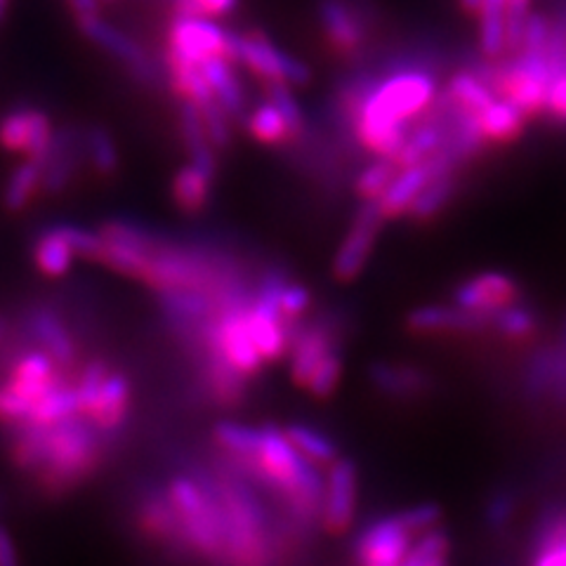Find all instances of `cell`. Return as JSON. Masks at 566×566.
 <instances>
[{"instance_id": "1", "label": "cell", "mask_w": 566, "mask_h": 566, "mask_svg": "<svg viewBox=\"0 0 566 566\" xmlns=\"http://www.w3.org/2000/svg\"><path fill=\"white\" fill-rule=\"evenodd\" d=\"M439 99L432 71L406 66L376 85L357 87L347 104L361 147L376 156H397L411 133V123Z\"/></svg>"}, {"instance_id": "2", "label": "cell", "mask_w": 566, "mask_h": 566, "mask_svg": "<svg viewBox=\"0 0 566 566\" xmlns=\"http://www.w3.org/2000/svg\"><path fill=\"white\" fill-rule=\"evenodd\" d=\"M106 449L109 447H106L104 437L91 418H85L83 413L66 418L50 424L48 453L43 468L35 474L41 476L45 491H69L97 470Z\"/></svg>"}, {"instance_id": "3", "label": "cell", "mask_w": 566, "mask_h": 566, "mask_svg": "<svg viewBox=\"0 0 566 566\" xmlns=\"http://www.w3.org/2000/svg\"><path fill=\"white\" fill-rule=\"evenodd\" d=\"M168 495L182 524L185 545L203 557H227L224 507L216 482H197L191 476H175Z\"/></svg>"}, {"instance_id": "4", "label": "cell", "mask_w": 566, "mask_h": 566, "mask_svg": "<svg viewBox=\"0 0 566 566\" xmlns=\"http://www.w3.org/2000/svg\"><path fill=\"white\" fill-rule=\"evenodd\" d=\"M232 35L216 22V17L177 12L168 27L166 57L191 64H203L210 57L232 60Z\"/></svg>"}, {"instance_id": "5", "label": "cell", "mask_w": 566, "mask_h": 566, "mask_svg": "<svg viewBox=\"0 0 566 566\" xmlns=\"http://www.w3.org/2000/svg\"><path fill=\"white\" fill-rule=\"evenodd\" d=\"M232 60L264 78V83L283 81L291 85H307L312 78V71L305 62L283 52L262 33H234Z\"/></svg>"}, {"instance_id": "6", "label": "cell", "mask_w": 566, "mask_h": 566, "mask_svg": "<svg viewBox=\"0 0 566 566\" xmlns=\"http://www.w3.org/2000/svg\"><path fill=\"white\" fill-rule=\"evenodd\" d=\"M382 220H387V218H385L380 203L364 201V206L357 212V220H354L352 229L338 248V253H335V258H333V276L335 279L343 283H349L364 272L366 262L376 248Z\"/></svg>"}, {"instance_id": "7", "label": "cell", "mask_w": 566, "mask_h": 566, "mask_svg": "<svg viewBox=\"0 0 566 566\" xmlns=\"http://www.w3.org/2000/svg\"><path fill=\"white\" fill-rule=\"evenodd\" d=\"M55 133L50 116L41 109H29V106L0 118V147L27 158H39L43 164L50 156Z\"/></svg>"}, {"instance_id": "8", "label": "cell", "mask_w": 566, "mask_h": 566, "mask_svg": "<svg viewBox=\"0 0 566 566\" xmlns=\"http://www.w3.org/2000/svg\"><path fill=\"white\" fill-rule=\"evenodd\" d=\"M413 531L406 526L401 515H389L370 522L354 541V553L366 566H397L403 564L413 543Z\"/></svg>"}, {"instance_id": "9", "label": "cell", "mask_w": 566, "mask_h": 566, "mask_svg": "<svg viewBox=\"0 0 566 566\" xmlns=\"http://www.w3.org/2000/svg\"><path fill=\"white\" fill-rule=\"evenodd\" d=\"M455 164H458V156L451 149L444 147L441 151H437L434 156L424 158V161H420V164L401 168L392 180V185H389L382 197L378 199V203L385 212V218L406 216L418 193L424 187H428L437 175L453 170Z\"/></svg>"}, {"instance_id": "10", "label": "cell", "mask_w": 566, "mask_h": 566, "mask_svg": "<svg viewBox=\"0 0 566 566\" xmlns=\"http://www.w3.org/2000/svg\"><path fill=\"white\" fill-rule=\"evenodd\" d=\"M24 326H27L29 338L41 349H45L62 370L74 374L78 366V343L55 307L50 305L31 307L27 312Z\"/></svg>"}, {"instance_id": "11", "label": "cell", "mask_w": 566, "mask_h": 566, "mask_svg": "<svg viewBox=\"0 0 566 566\" xmlns=\"http://www.w3.org/2000/svg\"><path fill=\"white\" fill-rule=\"evenodd\" d=\"M66 376L71 374L62 370L45 349L31 347L17 354V357L10 361L6 387H10L14 395L27 399L33 411V403L39 401L52 385L60 382Z\"/></svg>"}, {"instance_id": "12", "label": "cell", "mask_w": 566, "mask_h": 566, "mask_svg": "<svg viewBox=\"0 0 566 566\" xmlns=\"http://www.w3.org/2000/svg\"><path fill=\"white\" fill-rule=\"evenodd\" d=\"M357 515V465L349 458H335L326 476L324 526L331 534H345Z\"/></svg>"}, {"instance_id": "13", "label": "cell", "mask_w": 566, "mask_h": 566, "mask_svg": "<svg viewBox=\"0 0 566 566\" xmlns=\"http://www.w3.org/2000/svg\"><path fill=\"white\" fill-rule=\"evenodd\" d=\"M130 409H133V382L126 374H123V370L112 368L109 376L104 378L99 387L93 409L87 411L85 418H91V422L104 437L106 447H109L114 434H120L126 430Z\"/></svg>"}, {"instance_id": "14", "label": "cell", "mask_w": 566, "mask_h": 566, "mask_svg": "<svg viewBox=\"0 0 566 566\" xmlns=\"http://www.w3.org/2000/svg\"><path fill=\"white\" fill-rule=\"evenodd\" d=\"M520 297V283L503 274V272H484L460 283L453 293L458 307L480 312V314H495L499 310L517 303Z\"/></svg>"}, {"instance_id": "15", "label": "cell", "mask_w": 566, "mask_h": 566, "mask_svg": "<svg viewBox=\"0 0 566 566\" xmlns=\"http://www.w3.org/2000/svg\"><path fill=\"white\" fill-rule=\"evenodd\" d=\"M318 20L326 41L338 55H357L366 41V24L357 6L349 0H318Z\"/></svg>"}, {"instance_id": "16", "label": "cell", "mask_w": 566, "mask_h": 566, "mask_svg": "<svg viewBox=\"0 0 566 566\" xmlns=\"http://www.w3.org/2000/svg\"><path fill=\"white\" fill-rule=\"evenodd\" d=\"M78 27L95 45H99L104 52H109V55H114L118 62L126 64L135 76L139 78L154 76V69L149 57L145 55V50H142L123 29L102 20L99 14L91 17V20L78 22Z\"/></svg>"}, {"instance_id": "17", "label": "cell", "mask_w": 566, "mask_h": 566, "mask_svg": "<svg viewBox=\"0 0 566 566\" xmlns=\"http://www.w3.org/2000/svg\"><path fill=\"white\" fill-rule=\"evenodd\" d=\"M406 324L413 333H482L491 326V314L470 312L463 307L447 305H422L416 307Z\"/></svg>"}, {"instance_id": "18", "label": "cell", "mask_w": 566, "mask_h": 566, "mask_svg": "<svg viewBox=\"0 0 566 566\" xmlns=\"http://www.w3.org/2000/svg\"><path fill=\"white\" fill-rule=\"evenodd\" d=\"M83 154V137H78L74 130H57L55 142H52L50 156L45 161L43 172V189L50 197L62 193L76 175V161Z\"/></svg>"}, {"instance_id": "19", "label": "cell", "mask_w": 566, "mask_h": 566, "mask_svg": "<svg viewBox=\"0 0 566 566\" xmlns=\"http://www.w3.org/2000/svg\"><path fill=\"white\" fill-rule=\"evenodd\" d=\"M333 347V331L322 324L297 331L291 343V378L295 380V385L305 387L318 361H322Z\"/></svg>"}, {"instance_id": "20", "label": "cell", "mask_w": 566, "mask_h": 566, "mask_svg": "<svg viewBox=\"0 0 566 566\" xmlns=\"http://www.w3.org/2000/svg\"><path fill=\"white\" fill-rule=\"evenodd\" d=\"M526 118L528 116L520 109V106L507 97H495L486 109L476 114V123H480L484 139L499 142V145L517 139L524 133Z\"/></svg>"}, {"instance_id": "21", "label": "cell", "mask_w": 566, "mask_h": 566, "mask_svg": "<svg viewBox=\"0 0 566 566\" xmlns=\"http://www.w3.org/2000/svg\"><path fill=\"white\" fill-rule=\"evenodd\" d=\"M78 260L74 245L69 243L62 227H50L33 243V264L41 274L50 279H60L71 272Z\"/></svg>"}, {"instance_id": "22", "label": "cell", "mask_w": 566, "mask_h": 566, "mask_svg": "<svg viewBox=\"0 0 566 566\" xmlns=\"http://www.w3.org/2000/svg\"><path fill=\"white\" fill-rule=\"evenodd\" d=\"M201 69L212 87V93H216V99L224 106V112L232 118L241 116L245 97H243L241 81L237 76L234 62L229 57H210L201 64Z\"/></svg>"}, {"instance_id": "23", "label": "cell", "mask_w": 566, "mask_h": 566, "mask_svg": "<svg viewBox=\"0 0 566 566\" xmlns=\"http://www.w3.org/2000/svg\"><path fill=\"white\" fill-rule=\"evenodd\" d=\"M81 413H83V409H81V399L76 392L74 378L69 380V376H66L60 382L52 385L48 392L33 403V411H31L29 420L41 422V424H55V422H62L66 418H74Z\"/></svg>"}, {"instance_id": "24", "label": "cell", "mask_w": 566, "mask_h": 566, "mask_svg": "<svg viewBox=\"0 0 566 566\" xmlns=\"http://www.w3.org/2000/svg\"><path fill=\"white\" fill-rule=\"evenodd\" d=\"M43 172L45 164L39 161V158H27L12 170L8 177L6 189H3V206L10 212H20L24 210L35 193L43 189Z\"/></svg>"}, {"instance_id": "25", "label": "cell", "mask_w": 566, "mask_h": 566, "mask_svg": "<svg viewBox=\"0 0 566 566\" xmlns=\"http://www.w3.org/2000/svg\"><path fill=\"white\" fill-rule=\"evenodd\" d=\"M212 177L210 172L197 164H187L185 168L177 170L172 180V199L185 212H199L210 201V189H212Z\"/></svg>"}, {"instance_id": "26", "label": "cell", "mask_w": 566, "mask_h": 566, "mask_svg": "<svg viewBox=\"0 0 566 566\" xmlns=\"http://www.w3.org/2000/svg\"><path fill=\"white\" fill-rule=\"evenodd\" d=\"M139 520H142V526H145L151 536L161 538V541H182L185 543L182 524H180V517H177V510L170 501L168 491L147 495L139 507Z\"/></svg>"}, {"instance_id": "27", "label": "cell", "mask_w": 566, "mask_h": 566, "mask_svg": "<svg viewBox=\"0 0 566 566\" xmlns=\"http://www.w3.org/2000/svg\"><path fill=\"white\" fill-rule=\"evenodd\" d=\"M480 48L486 60H499L507 50V0H482L480 6Z\"/></svg>"}, {"instance_id": "28", "label": "cell", "mask_w": 566, "mask_h": 566, "mask_svg": "<svg viewBox=\"0 0 566 566\" xmlns=\"http://www.w3.org/2000/svg\"><path fill=\"white\" fill-rule=\"evenodd\" d=\"M262 428H251V424L234 422V420H222L212 428V439L218 441V447L234 455L239 463L251 460L260 447Z\"/></svg>"}, {"instance_id": "29", "label": "cell", "mask_w": 566, "mask_h": 566, "mask_svg": "<svg viewBox=\"0 0 566 566\" xmlns=\"http://www.w3.org/2000/svg\"><path fill=\"white\" fill-rule=\"evenodd\" d=\"M370 380L385 395L392 397H411L422 392L424 387V376L418 368L411 366H395V364H376L370 368Z\"/></svg>"}, {"instance_id": "30", "label": "cell", "mask_w": 566, "mask_h": 566, "mask_svg": "<svg viewBox=\"0 0 566 566\" xmlns=\"http://www.w3.org/2000/svg\"><path fill=\"white\" fill-rule=\"evenodd\" d=\"M447 95L463 109L480 114L482 109L495 99V91L482 78L476 76L474 71H458V74L449 81Z\"/></svg>"}, {"instance_id": "31", "label": "cell", "mask_w": 566, "mask_h": 566, "mask_svg": "<svg viewBox=\"0 0 566 566\" xmlns=\"http://www.w3.org/2000/svg\"><path fill=\"white\" fill-rule=\"evenodd\" d=\"M451 538L444 528L432 526L420 531L418 538L411 543L409 553L403 557L406 566H441L449 562Z\"/></svg>"}, {"instance_id": "32", "label": "cell", "mask_w": 566, "mask_h": 566, "mask_svg": "<svg viewBox=\"0 0 566 566\" xmlns=\"http://www.w3.org/2000/svg\"><path fill=\"white\" fill-rule=\"evenodd\" d=\"M248 133H251L262 145H281L293 137V130L289 126V120L283 118V114L276 109L272 102L258 104L255 109L248 116Z\"/></svg>"}, {"instance_id": "33", "label": "cell", "mask_w": 566, "mask_h": 566, "mask_svg": "<svg viewBox=\"0 0 566 566\" xmlns=\"http://www.w3.org/2000/svg\"><path fill=\"white\" fill-rule=\"evenodd\" d=\"M83 154L91 168L102 177H112L118 170L116 139L106 128L97 126L83 135Z\"/></svg>"}, {"instance_id": "34", "label": "cell", "mask_w": 566, "mask_h": 566, "mask_svg": "<svg viewBox=\"0 0 566 566\" xmlns=\"http://www.w3.org/2000/svg\"><path fill=\"white\" fill-rule=\"evenodd\" d=\"M453 191H455L453 170L437 175L434 180L418 193L416 201L411 203V208H409V212H406V216H411L416 220H432L441 208L449 206Z\"/></svg>"}, {"instance_id": "35", "label": "cell", "mask_w": 566, "mask_h": 566, "mask_svg": "<svg viewBox=\"0 0 566 566\" xmlns=\"http://www.w3.org/2000/svg\"><path fill=\"white\" fill-rule=\"evenodd\" d=\"M538 566H566V512L545 522L536 538Z\"/></svg>"}, {"instance_id": "36", "label": "cell", "mask_w": 566, "mask_h": 566, "mask_svg": "<svg viewBox=\"0 0 566 566\" xmlns=\"http://www.w3.org/2000/svg\"><path fill=\"white\" fill-rule=\"evenodd\" d=\"M286 434L300 451H303L310 460H314V463H318V465L322 463L331 465L333 460L338 458V449H335L333 439L328 434H324L322 430L312 428V424L293 422L286 430Z\"/></svg>"}, {"instance_id": "37", "label": "cell", "mask_w": 566, "mask_h": 566, "mask_svg": "<svg viewBox=\"0 0 566 566\" xmlns=\"http://www.w3.org/2000/svg\"><path fill=\"white\" fill-rule=\"evenodd\" d=\"M399 170L401 166L392 156H378V161L366 166L357 177V193L361 197V201H378L385 193V189L392 185Z\"/></svg>"}, {"instance_id": "38", "label": "cell", "mask_w": 566, "mask_h": 566, "mask_svg": "<svg viewBox=\"0 0 566 566\" xmlns=\"http://www.w3.org/2000/svg\"><path fill=\"white\" fill-rule=\"evenodd\" d=\"M491 326L499 331L503 338L524 340V338H528V335L536 333L538 316L534 314V310L512 303L495 314H491Z\"/></svg>"}, {"instance_id": "39", "label": "cell", "mask_w": 566, "mask_h": 566, "mask_svg": "<svg viewBox=\"0 0 566 566\" xmlns=\"http://www.w3.org/2000/svg\"><path fill=\"white\" fill-rule=\"evenodd\" d=\"M109 370H112L109 364L102 361V359H91L78 368L74 385H76V392H78V399H81L83 416H87V411L93 409L99 387H102L104 378L109 376Z\"/></svg>"}, {"instance_id": "40", "label": "cell", "mask_w": 566, "mask_h": 566, "mask_svg": "<svg viewBox=\"0 0 566 566\" xmlns=\"http://www.w3.org/2000/svg\"><path fill=\"white\" fill-rule=\"evenodd\" d=\"M340 376H343V359H340V352L333 347L326 357L318 361V366L314 368V374L310 376L305 387L314 397L328 399L335 392V387H338Z\"/></svg>"}, {"instance_id": "41", "label": "cell", "mask_w": 566, "mask_h": 566, "mask_svg": "<svg viewBox=\"0 0 566 566\" xmlns=\"http://www.w3.org/2000/svg\"><path fill=\"white\" fill-rule=\"evenodd\" d=\"M268 95H270V102L283 114V118L289 120V126L293 130V137L303 133L305 118H303V109H300L295 95L291 93V83L268 81Z\"/></svg>"}, {"instance_id": "42", "label": "cell", "mask_w": 566, "mask_h": 566, "mask_svg": "<svg viewBox=\"0 0 566 566\" xmlns=\"http://www.w3.org/2000/svg\"><path fill=\"white\" fill-rule=\"evenodd\" d=\"M199 112L212 145H216V149H224L229 139H232V128H229V118L232 116L224 112V106L218 99H210L208 104L199 106Z\"/></svg>"}, {"instance_id": "43", "label": "cell", "mask_w": 566, "mask_h": 566, "mask_svg": "<svg viewBox=\"0 0 566 566\" xmlns=\"http://www.w3.org/2000/svg\"><path fill=\"white\" fill-rule=\"evenodd\" d=\"M62 232L66 234L69 243L74 245V251L78 255V260H87V262H97L99 248H102V232H93V229H83L76 224H60Z\"/></svg>"}, {"instance_id": "44", "label": "cell", "mask_w": 566, "mask_h": 566, "mask_svg": "<svg viewBox=\"0 0 566 566\" xmlns=\"http://www.w3.org/2000/svg\"><path fill=\"white\" fill-rule=\"evenodd\" d=\"M551 33H553V22L547 20L543 12H531L528 20H526V29H524V39H522V48L520 50H526V52H547V43H551Z\"/></svg>"}, {"instance_id": "45", "label": "cell", "mask_w": 566, "mask_h": 566, "mask_svg": "<svg viewBox=\"0 0 566 566\" xmlns=\"http://www.w3.org/2000/svg\"><path fill=\"white\" fill-rule=\"evenodd\" d=\"M239 6V0H175V10L182 14H206V17H227Z\"/></svg>"}, {"instance_id": "46", "label": "cell", "mask_w": 566, "mask_h": 566, "mask_svg": "<svg viewBox=\"0 0 566 566\" xmlns=\"http://www.w3.org/2000/svg\"><path fill=\"white\" fill-rule=\"evenodd\" d=\"M545 112L566 123V57L559 62L555 76L551 81V87H547Z\"/></svg>"}, {"instance_id": "47", "label": "cell", "mask_w": 566, "mask_h": 566, "mask_svg": "<svg viewBox=\"0 0 566 566\" xmlns=\"http://www.w3.org/2000/svg\"><path fill=\"white\" fill-rule=\"evenodd\" d=\"M310 307V293L305 286H300V283H291L286 281V286L281 291V312L291 322H295L297 316H303Z\"/></svg>"}, {"instance_id": "48", "label": "cell", "mask_w": 566, "mask_h": 566, "mask_svg": "<svg viewBox=\"0 0 566 566\" xmlns=\"http://www.w3.org/2000/svg\"><path fill=\"white\" fill-rule=\"evenodd\" d=\"M399 515L406 522V526L413 531V534H420V531H428V528L439 524L441 507L434 505V503H422V505H416V507L399 512Z\"/></svg>"}, {"instance_id": "49", "label": "cell", "mask_w": 566, "mask_h": 566, "mask_svg": "<svg viewBox=\"0 0 566 566\" xmlns=\"http://www.w3.org/2000/svg\"><path fill=\"white\" fill-rule=\"evenodd\" d=\"M512 510H515V499H512V493H507V491L495 493L489 501L486 520L491 526H505L507 520L512 517Z\"/></svg>"}, {"instance_id": "50", "label": "cell", "mask_w": 566, "mask_h": 566, "mask_svg": "<svg viewBox=\"0 0 566 566\" xmlns=\"http://www.w3.org/2000/svg\"><path fill=\"white\" fill-rule=\"evenodd\" d=\"M20 562V551H17V543L10 536V531L0 526V566H12Z\"/></svg>"}, {"instance_id": "51", "label": "cell", "mask_w": 566, "mask_h": 566, "mask_svg": "<svg viewBox=\"0 0 566 566\" xmlns=\"http://www.w3.org/2000/svg\"><path fill=\"white\" fill-rule=\"evenodd\" d=\"M71 12H74L76 22H83V20H91V17H97L99 14V3L102 0H66Z\"/></svg>"}, {"instance_id": "52", "label": "cell", "mask_w": 566, "mask_h": 566, "mask_svg": "<svg viewBox=\"0 0 566 566\" xmlns=\"http://www.w3.org/2000/svg\"><path fill=\"white\" fill-rule=\"evenodd\" d=\"M480 6H482V0H460V8H463L468 14L480 10Z\"/></svg>"}, {"instance_id": "53", "label": "cell", "mask_w": 566, "mask_h": 566, "mask_svg": "<svg viewBox=\"0 0 566 566\" xmlns=\"http://www.w3.org/2000/svg\"><path fill=\"white\" fill-rule=\"evenodd\" d=\"M507 8H531V0H507Z\"/></svg>"}, {"instance_id": "54", "label": "cell", "mask_w": 566, "mask_h": 566, "mask_svg": "<svg viewBox=\"0 0 566 566\" xmlns=\"http://www.w3.org/2000/svg\"><path fill=\"white\" fill-rule=\"evenodd\" d=\"M3 3H6V0H0V10H3Z\"/></svg>"}]
</instances>
